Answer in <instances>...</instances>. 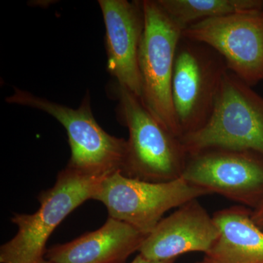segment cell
I'll list each match as a JSON object with an SVG mask.
<instances>
[{
    "label": "cell",
    "instance_id": "cell-1",
    "mask_svg": "<svg viewBox=\"0 0 263 263\" xmlns=\"http://www.w3.org/2000/svg\"><path fill=\"white\" fill-rule=\"evenodd\" d=\"M109 93L117 101L119 122L129 131L122 174L154 183L181 178L189 156L180 138L156 119L141 99L116 81Z\"/></svg>",
    "mask_w": 263,
    "mask_h": 263
},
{
    "label": "cell",
    "instance_id": "cell-2",
    "mask_svg": "<svg viewBox=\"0 0 263 263\" xmlns=\"http://www.w3.org/2000/svg\"><path fill=\"white\" fill-rule=\"evenodd\" d=\"M188 156L209 149L252 151L263 156V98L227 71L210 117L181 139Z\"/></svg>",
    "mask_w": 263,
    "mask_h": 263
},
{
    "label": "cell",
    "instance_id": "cell-3",
    "mask_svg": "<svg viewBox=\"0 0 263 263\" xmlns=\"http://www.w3.org/2000/svg\"><path fill=\"white\" fill-rule=\"evenodd\" d=\"M107 176L82 174L67 166L57 176L53 187L40 194L41 205L37 212L13 215L11 221L18 227V232L0 248V262L38 263L42 260L52 233L71 212L93 198Z\"/></svg>",
    "mask_w": 263,
    "mask_h": 263
},
{
    "label": "cell",
    "instance_id": "cell-4",
    "mask_svg": "<svg viewBox=\"0 0 263 263\" xmlns=\"http://www.w3.org/2000/svg\"><path fill=\"white\" fill-rule=\"evenodd\" d=\"M10 104L42 110L56 119L65 128L71 157L67 166L82 174L107 176L122 172L127 140L110 136L95 120L88 91L80 106L72 108L41 98L28 91L15 88L6 98Z\"/></svg>",
    "mask_w": 263,
    "mask_h": 263
},
{
    "label": "cell",
    "instance_id": "cell-5",
    "mask_svg": "<svg viewBox=\"0 0 263 263\" xmlns=\"http://www.w3.org/2000/svg\"><path fill=\"white\" fill-rule=\"evenodd\" d=\"M142 2L144 29L138 65L141 100L166 129L180 138L172 101L175 57L183 30L162 9L157 0Z\"/></svg>",
    "mask_w": 263,
    "mask_h": 263
},
{
    "label": "cell",
    "instance_id": "cell-6",
    "mask_svg": "<svg viewBox=\"0 0 263 263\" xmlns=\"http://www.w3.org/2000/svg\"><path fill=\"white\" fill-rule=\"evenodd\" d=\"M210 195L182 178L154 183L131 179L116 171L102 181L93 197L106 207L109 217L149 235L170 210Z\"/></svg>",
    "mask_w": 263,
    "mask_h": 263
},
{
    "label": "cell",
    "instance_id": "cell-7",
    "mask_svg": "<svg viewBox=\"0 0 263 263\" xmlns=\"http://www.w3.org/2000/svg\"><path fill=\"white\" fill-rule=\"evenodd\" d=\"M228 70L226 61L215 50L181 37L172 79L173 105L180 139L198 130L207 122Z\"/></svg>",
    "mask_w": 263,
    "mask_h": 263
},
{
    "label": "cell",
    "instance_id": "cell-8",
    "mask_svg": "<svg viewBox=\"0 0 263 263\" xmlns=\"http://www.w3.org/2000/svg\"><path fill=\"white\" fill-rule=\"evenodd\" d=\"M181 178L252 210L263 200V156L252 151L209 148L189 155Z\"/></svg>",
    "mask_w": 263,
    "mask_h": 263
},
{
    "label": "cell",
    "instance_id": "cell-9",
    "mask_svg": "<svg viewBox=\"0 0 263 263\" xmlns=\"http://www.w3.org/2000/svg\"><path fill=\"white\" fill-rule=\"evenodd\" d=\"M182 37L215 50L228 70L251 87L263 81V9L197 22Z\"/></svg>",
    "mask_w": 263,
    "mask_h": 263
},
{
    "label": "cell",
    "instance_id": "cell-10",
    "mask_svg": "<svg viewBox=\"0 0 263 263\" xmlns=\"http://www.w3.org/2000/svg\"><path fill=\"white\" fill-rule=\"evenodd\" d=\"M105 27L107 69L116 82L141 98L138 56L144 29L141 1L99 0Z\"/></svg>",
    "mask_w": 263,
    "mask_h": 263
},
{
    "label": "cell",
    "instance_id": "cell-11",
    "mask_svg": "<svg viewBox=\"0 0 263 263\" xmlns=\"http://www.w3.org/2000/svg\"><path fill=\"white\" fill-rule=\"evenodd\" d=\"M219 235L213 216L195 199L163 218L147 235L138 252L145 258L155 261L176 259L188 252L205 254Z\"/></svg>",
    "mask_w": 263,
    "mask_h": 263
},
{
    "label": "cell",
    "instance_id": "cell-12",
    "mask_svg": "<svg viewBox=\"0 0 263 263\" xmlns=\"http://www.w3.org/2000/svg\"><path fill=\"white\" fill-rule=\"evenodd\" d=\"M146 237L127 223L108 217L100 229L47 249L45 259L53 263H124L139 251Z\"/></svg>",
    "mask_w": 263,
    "mask_h": 263
},
{
    "label": "cell",
    "instance_id": "cell-13",
    "mask_svg": "<svg viewBox=\"0 0 263 263\" xmlns=\"http://www.w3.org/2000/svg\"><path fill=\"white\" fill-rule=\"evenodd\" d=\"M252 210L234 205L213 215L219 235L205 254V263H263V231L251 216Z\"/></svg>",
    "mask_w": 263,
    "mask_h": 263
},
{
    "label": "cell",
    "instance_id": "cell-14",
    "mask_svg": "<svg viewBox=\"0 0 263 263\" xmlns=\"http://www.w3.org/2000/svg\"><path fill=\"white\" fill-rule=\"evenodd\" d=\"M157 2L170 18L183 31L190 25L207 19L263 9V0H157Z\"/></svg>",
    "mask_w": 263,
    "mask_h": 263
},
{
    "label": "cell",
    "instance_id": "cell-15",
    "mask_svg": "<svg viewBox=\"0 0 263 263\" xmlns=\"http://www.w3.org/2000/svg\"><path fill=\"white\" fill-rule=\"evenodd\" d=\"M252 220L263 231V200L251 213Z\"/></svg>",
    "mask_w": 263,
    "mask_h": 263
},
{
    "label": "cell",
    "instance_id": "cell-16",
    "mask_svg": "<svg viewBox=\"0 0 263 263\" xmlns=\"http://www.w3.org/2000/svg\"><path fill=\"white\" fill-rule=\"evenodd\" d=\"M175 260H176L175 259L163 261L151 260V259L145 258V257H143L141 254H138L136 258L133 259V260L129 263H175Z\"/></svg>",
    "mask_w": 263,
    "mask_h": 263
},
{
    "label": "cell",
    "instance_id": "cell-17",
    "mask_svg": "<svg viewBox=\"0 0 263 263\" xmlns=\"http://www.w3.org/2000/svg\"><path fill=\"white\" fill-rule=\"evenodd\" d=\"M38 263H53L51 262H50V261H48V259L43 258L42 260L40 261Z\"/></svg>",
    "mask_w": 263,
    "mask_h": 263
},
{
    "label": "cell",
    "instance_id": "cell-18",
    "mask_svg": "<svg viewBox=\"0 0 263 263\" xmlns=\"http://www.w3.org/2000/svg\"><path fill=\"white\" fill-rule=\"evenodd\" d=\"M196 263H205V262H204V261H202V262H196Z\"/></svg>",
    "mask_w": 263,
    "mask_h": 263
}]
</instances>
